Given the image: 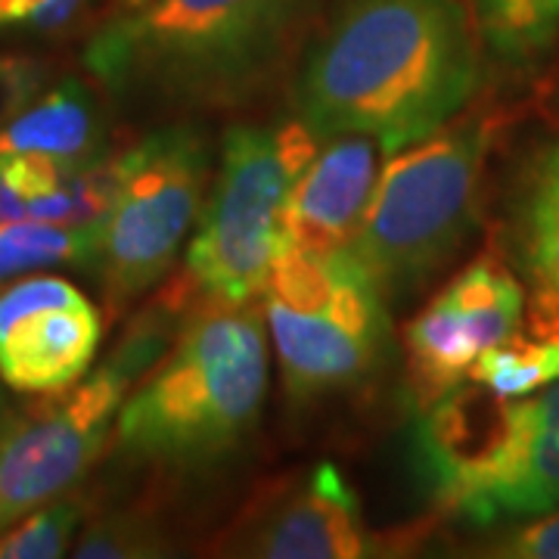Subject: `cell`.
Returning <instances> with one entry per match:
<instances>
[{
  "instance_id": "1",
  "label": "cell",
  "mask_w": 559,
  "mask_h": 559,
  "mask_svg": "<svg viewBox=\"0 0 559 559\" xmlns=\"http://www.w3.org/2000/svg\"><path fill=\"white\" fill-rule=\"evenodd\" d=\"M463 0H340L296 81V112L318 140L364 134L385 153L457 119L479 87Z\"/></svg>"
},
{
  "instance_id": "2",
  "label": "cell",
  "mask_w": 559,
  "mask_h": 559,
  "mask_svg": "<svg viewBox=\"0 0 559 559\" xmlns=\"http://www.w3.org/2000/svg\"><path fill=\"white\" fill-rule=\"evenodd\" d=\"M308 0H146L109 22L87 66L109 87L168 103H230L271 75Z\"/></svg>"
},
{
  "instance_id": "3",
  "label": "cell",
  "mask_w": 559,
  "mask_h": 559,
  "mask_svg": "<svg viewBox=\"0 0 559 559\" xmlns=\"http://www.w3.org/2000/svg\"><path fill=\"white\" fill-rule=\"evenodd\" d=\"M264 314L252 305H202L116 419L119 444L140 460L197 466L234 451L267 395Z\"/></svg>"
},
{
  "instance_id": "4",
  "label": "cell",
  "mask_w": 559,
  "mask_h": 559,
  "mask_svg": "<svg viewBox=\"0 0 559 559\" xmlns=\"http://www.w3.org/2000/svg\"><path fill=\"white\" fill-rule=\"evenodd\" d=\"M419 481L444 513L476 525L528 522L559 510V380L500 399L460 382L423 411Z\"/></svg>"
},
{
  "instance_id": "5",
  "label": "cell",
  "mask_w": 559,
  "mask_h": 559,
  "mask_svg": "<svg viewBox=\"0 0 559 559\" xmlns=\"http://www.w3.org/2000/svg\"><path fill=\"white\" fill-rule=\"evenodd\" d=\"M491 121L451 119L389 153L373 200L348 246L382 296H404L432 277L476 227Z\"/></svg>"
},
{
  "instance_id": "6",
  "label": "cell",
  "mask_w": 559,
  "mask_h": 559,
  "mask_svg": "<svg viewBox=\"0 0 559 559\" xmlns=\"http://www.w3.org/2000/svg\"><path fill=\"white\" fill-rule=\"evenodd\" d=\"M320 140L305 121L237 124L224 134L215 190L187 249V283L202 305L240 308L261 299L283 246V205Z\"/></svg>"
},
{
  "instance_id": "7",
  "label": "cell",
  "mask_w": 559,
  "mask_h": 559,
  "mask_svg": "<svg viewBox=\"0 0 559 559\" xmlns=\"http://www.w3.org/2000/svg\"><path fill=\"white\" fill-rule=\"evenodd\" d=\"M261 299L293 399L358 385L385 358V296L352 249L301 252L280 246Z\"/></svg>"
},
{
  "instance_id": "8",
  "label": "cell",
  "mask_w": 559,
  "mask_h": 559,
  "mask_svg": "<svg viewBox=\"0 0 559 559\" xmlns=\"http://www.w3.org/2000/svg\"><path fill=\"white\" fill-rule=\"evenodd\" d=\"M165 355L156 323L138 326L97 373L0 432V528L72 491L106 448L128 389Z\"/></svg>"
},
{
  "instance_id": "9",
  "label": "cell",
  "mask_w": 559,
  "mask_h": 559,
  "mask_svg": "<svg viewBox=\"0 0 559 559\" xmlns=\"http://www.w3.org/2000/svg\"><path fill=\"white\" fill-rule=\"evenodd\" d=\"M209 153L197 131L165 128L121 153V178L97 221L94 267L112 301L153 289L202 212Z\"/></svg>"
},
{
  "instance_id": "10",
  "label": "cell",
  "mask_w": 559,
  "mask_h": 559,
  "mask_svg": "<svg viewBox=\"0 0 559 559\" xmlns=\"http://www.w3.org/2000/svg\"><path fill=\"white\" fill-rule=\"evenodd\" d=\"M522 314L525 289L507 264L485 255L463 267L404 330L407 377L419 407L426 411L469 380L476 360L520 330Z\"/></svg>"
},
{
  "instance_id": "11",
  "label": "cell",
  "mask_w": 559,
  "mask_h": 559,
  "mask_svg": "<svg viewBox=\"0 0 559 559\" xmlns=\"http://www.w3.org/2000/svg\"><path fill=\"white\" fill-rule=\"evenodd\" d=\"M103 323L72 280H10L0 293V380L25 395H60L87 377Z\"/></svg>"
},
{
  "instance_id": "12",
  "label": "cell",
  "mask_w": 559,
  "mask_h": 559,
  "mask_svg": "<svg viewBox=\"0 0 559 559\" xmlns=\"http://www.w3.org/2000/svg\"><path fill=\"white\" fill-rule=\"evenodd\" d=\"M305 165L283 205V246L340 252L358 237L380 180L382 150L373 138L340 134Z\"/></svg>"
},
{
  "instance_id": "13",
  "label": "cell",
  "mask_w": 559,
  "mask_h": 559,
  "mask_svg": "<svg viewBox=\"0 0 559 559\" xmlns=\"http://www.w3.org/2000/svg\"><path fill=\"white\" fill-rule=\"evenodd\" d=\"M267 559H358L370 554L358 495L333 463H320L255 522L242 547Z\"/></svg>"
},
{
  "instance_id": "14",
  "label": "cell",
  "mask_w": 559,
  "mask_h": 559,
  "mask_svg": "<svg viewBox=\"0 0 559 559\" xmlns=\"http://www.w3.org/2000/svg\"><path fill=\"white\" fill-rule=\"evenodd\" d=\"M100 116L81 81H62L0 124V156H44L62 165L100 159Z\"/></svg>"
},
{
  "instance_id": "15",
  "label": "cell",
  "mask_w": 559,
  "mask_h": 559,
  "mask_svg": "<svg viewBox=\"0 0 559 559\" xmlns=\"http://www.w3.org/2000/svg\"><path fill=\"white\" fill-rule=\"evenodd\" d=\"M516 242L535 293L532 330L559 333V143L540 153L525 180Z\"/></svg>"
},
{
  "instance_id": "16",
  "label": "cell",
  "mask_w": 559,
  "mask_h": 559,
  "mask_svg": "<svg viewBox=\"0 0 559 559\" xmlns=\"http://www.w3.org/2000/svg\"><path fill=\"white\" fill-rule=\"evenodd\" d=\"M97 224L69 227L50 221L22 218L0 224V283L62 264H94Z\"/></svg>"
},
{
  "instance_id": "17",
  "label": "cell",
  "mask_w": 559,
  "mask_h": 559,
  "mask_svg": "<svg viewBox=\"0 0 559 559\" xmlns=\"http://www.w3.org/2000/svg\"><path fill=\"white\" fill-rule=\"evenodd\" d=\"M485 47L510 66L538 60L559 38V0H473Z\"/></svg>"
},
{
  "instance_id": "18",
  "label": "cell",
  "mask_w": 559,
  "mask_h": 559,
  "mask_svg": "<svg viewBox=\"0 0 559 559\" xmlns=\"http://www.w3.org/2000/svg\"><path fill=\"white\" fill-rule=\"evenodd\" d=\"M469 380L500 399L535 395L559 380V333L532 330V336H525L516 330L476 360Z\"/></svg>"
},
{
  "instance_id": "19",
  "label": "cell",
  "mask_w": 559,
  "mask_h": 559,
  "mask_svg": "<svg viewBox=\"0 0 559 559\" xmlns=\"http://www.w3.org/2000/svg\"><path fill=\"white\" fill-rule=\"evenodd\" d=\"M84 507L79 500H50L0 528V559H57L75 544Z\"/></svg>"
},
{
  "instance_id": "20",
  "label": "cell",
  "mask_w": 559,
  "mask_h": 559,
  "mask_svg": "<svg viewBox=\"0 0 559 559\" xmlns=\"http://www.w3.org/2000/svg\"><path fill=\"white\" fill-rule=\"evenodd\" d=\"M72 554L79 559H138L162 557L168 547L153 522L140 516H109L91 522L75 540Z\"/></svg>"
},
{
  "instance_id": "21",
  "label": "cell",
  "mask_w": 559,
  "mask_h": 559,
  "mask_svg": "<svg viewBox=\"0 0 559 559\" xmlns=\"http://www.w3.org/2000/svg\"><path fill=\"white\" fill-rule=\"evenodd\" d=\"M495 554L513 559H559V510L535 516L528 525L500 538Z\"/></svg>"
},
{
  "instance_id": "22",
  "label": "cell",
  "mask_w": 559,
  "mask_h": 559,
  "mask_svg": "<svg viewBox=\"0 0 559 559\" xmlns=\"http://www.w3.org/2000/svg\"><path fill=\"white\" fill-rule=\"evenodd\" d=\"M84 0H0V28L50 32L72 20Z\"/></svg>"
},
{
  "instance_id": "23",
  "label": "cell",
  "mask_w": 559,
  "mask_h": 559,
  "mask_svg": "<svg viewBox=\"0 0 559 559\" xmlns=\"http://www.w3.org/2000/svg\"><path fill=\"white\" fill-rule=\"evenodd\" d=\"M38 81L40 69L35 62L0 57V124L28 103Z\"/></svg>"
},
{
  "instance_id": "24",
  "label": "cell",
  "mask_w": 559,
  "mask_h": 559,
  "mask_svg": "<svg viewBox=\"0 0 559 559\" xmlns=\"http://www.w3.org/2000/svg\"><path fill=\"white\" fill-rule=\"evenodd\" d=\"M119 3L124 10H131V7H140V3H146V0H119Z\"/></svg>"
},
{
  "instance_id": "25",
  "label": "cell",
  "mask_w": 559,
  "mask_h": 559,
  "mask_svg": "<svg viewBox=\"0 0 559 559\" xmlns=\"http://www.w3.org/2000/svg\"><path fill=\"white\" fill-rule=\"evenodd\" d=\"M0 414H3V401H0Z\"/></svg>"
}]
</instances>
